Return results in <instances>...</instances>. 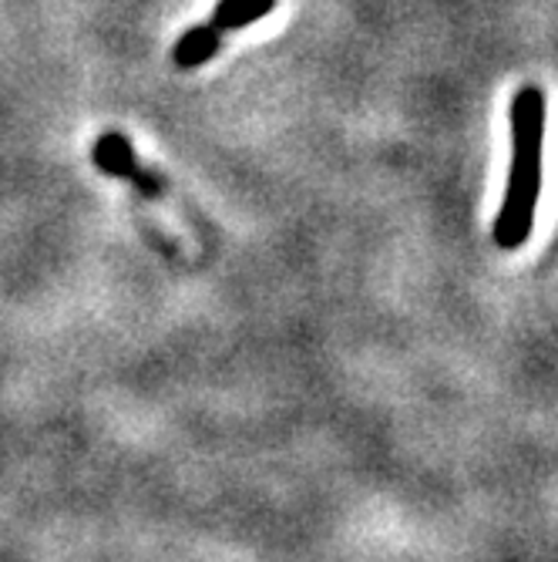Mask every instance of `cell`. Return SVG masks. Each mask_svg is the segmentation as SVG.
Here are the masks:
<instances>
[{
  "label": "cell",
  "mask_w": 558,
  "mask_h": 562,
  "mask_svg": "<svg viewBox=\"0 0 558 562\" xmlns=\"http://www.w3.org/2000/svg\"><path fill=\"white\" fill-rule=\"evenodd\" d=\"M542 145H545V91L525 85L512 101V172L494 220V246L519 249L528 243L542 192Z\"/></svg>",
  "instance_id": "cell-1"
},
{
  "label": "cell",
  "mask_w": 558,
  "mask_h": 562,
  "mask_svg": "<svg viewBox=\"0 0 558 562\" xmlns=\"http://www.w3.org/2000/svg\"><path fill=\"white\" fill-rule=\"evenodd\" d=\"M273 8H276V0H219L213 21L189 27V31L175 41V47H172V61H175V68L189 71V68L206 65V61L216 55V50H219V44H223V37H226L229 31L249 27L252 21L266 18Z\"/></svg>",
  "instance_id": "cell-2"
},
{
  "label": "cell",
  "mask_w": 558,
  "mask_h": 562,
  "mask_svg": "<svg viewBox=\"0 0 558 562\" xmlns=\"http://www.w3.org/2000/svg\"><path fill=\"white\" fill-rule=\"evenodd\" d=\"M94 166L105 172V176H115V179H125L132 182L135 189H141L148 199H166V189H162V179L156 172H148L138 156L132 151V145L118 135V132H109L94 142Z\"/></svg>",
  "instance_id": "cell-3"
}]
</instances>
